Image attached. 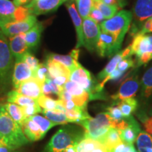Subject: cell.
<instances>
[{"mask_svg":"<svg viewBox=\"0 0 152 152\" xmlns=\"http://www.w3.org/2000/svg\"><path fill=\"white\" fill-rule=\"evenodd\" d=\"M37 22V16L30 14L28 18L21 21L11 22L2 25L0 26V30L7 37H11L19 34L27 33Z\"/></svg>","mask_w":152,"mask_h":152,"instance_id":"cell-10","label":"cell"},{"mask_svg":"<svg viewBox=\"0 0 152 152\" xmlns=\"http://www.w3.org/2000/svg\"><path fill=\"white\" fill-rule=\"evenodd\" d=\"M65 114L69 123H80L84 120L90 118L91 116L87 113V109H82L78 106L73 109H66Z\"/></svg>","mask_w":152,"mask_h":152,"instance_id":"cell-29","label":"cell"},{"mask_svg":"<svg viewBox=\"0 0 152 152\" xmlns=\"http://www.w3.org/2000/svg\"><path fill=\"white\" fill-rule=\"evenodd\" d=\"M145 152H152V148H147L145 149Z\"/></svg>","mask_w":152,"mask_h":152,"instance_id":"cell-54","label":"cell"},{"mask_svg":"<svg viewBox=\"0 0 152 152\" xmlns=\"http://www.w3.org/2000/svg\"><path fill=\"white\" fill-rule=\"evenodd\" d=\"M99 1H102L104 4H106L117 6V7H119L120 8H121L118 0H99Z\"/></svg>","mask_w":152,"mask_h":152,"instance_id":"cell-50","label":"cell"},{"mask_svg":"<svg viewBox=\"0 0 152 152\" xmlns=\"http://www.w3.org/2000/svg\"><path fill=\"white\" fill-rule=\"evenodd\" d=\"M22 130L26 137L29 141L35 142L40 140L45 135L35 121L31 118H27L25 121L23 125H22Z\"/></svg>","mask_w":152,"mask_h":152,"instance_id":"cell-21","label":"cell"},{"mask_svg":"<svg viewBox=\"0 0 152 152\" xmlns=\"http://www.w3.org/2000/svg\"><path fill=\"white\" fill-rule=\"evenodd\" d=\"M94 1H99V0H93Z\"/></svg>","mask_w":152,"mask_h":152,"instance_id":"cell-57","label":"cell"},{"mask_svg":"<svg viewBox=\"0 0 152 152\" xmlns=\"http://www.w3.org/2000/svg\"><path fill=\"white\" fill-rule=\"evenodd\" d=\"M14 152H18V151H14Z\"/></svg>","mask_w":152,"mask_h":152,"instance_id":"cell-60","label":"cell"},{"mask_svg":"<svg viewBox=\"0 0 152 152\" xmlns=\"http://www.w3.org/2000/svg\"><path fill=\"white\" fill-rule=\"evenodd\" d=\"M17 7L10 0H0V26L15 21Z\"/></svg>","mask_w":152,"mask_h":152,"instance_id":"cell-19","label":"cell"},{"mask_svg":"<svg viewBox=\"0 0 152 152\" xmlns=\"http://www.w3.org/2000/svg\"><path fill=\"white\" fill-rule=\"evenodd\" d=\"M42 83L36 77H31L29 80L23 82L16 90L18 93L28 97L37 100L42 95Z\"/></svg>","mask_w":152,"mask_h":152,"instance_id":"cell-14","label":"cell"},{"mask_svg":"<svg viewBox=\"0 0 152 152\" xmlns=\"http://www.w3.org/2000/svg\"><path fill=\"white\" fill-rule=\"evenodd\" d=\"M64 89V87H60L56 85L53 80L47 78L42 84V94L47 96L52 94L58 95Z\"/></svg>","mask_w":152,"mask_h":152,"instance_id":"cell-36","label":"cell"},{"mask_svg":"<svg viewBox=\"0 0 152 152\" xmlns=\"http://www.w3.org/2000/svg\"><path fill=\"white\" fill-rule=\"evenodd\" d=\"M37 1V0H31V1H33H33Z\"/></svg>","mask_w":152,"mask_h":152,"instance_id":"cell-56","label":"cell"},{"mask_svg":"<svg viewBox=\"0 0 152 152\" xmlns=\"http://www.w3.org/2000/svg\"><path fill=\"white\" fill-rule=\"evenodd\" d=\"M106 113L110 115V117L115 121H121L124 118L122 112L120 110L118 106H109L106 108Z\"/></svg>","mask_w":152,"mask_h":152,"instance_id":"cell-43","label":"cell"},{"mask_svg":"<svg viewBox=\"0 0 152 152\" xmlns=\"http://www.w3.org/2000/svg\"><path fill=\"white\" fill-rule=\"evenodd\" d=\"M84 137V132L75 127L67 126L59 129L53 135L44 152H64L66 149L78 143Z\"/></svg>","mask_w":152,"mask_h":152,"instance_id":"cell-5","label":"cell"},{"mask_svg":"<svg viewBox=\"0 0 152 152\" xmlns=\"http://www.w3.org/2000/svg\"><path fill=\"white\" fill-rule=\"evenodd\" d=\"M38 105L46 110H56L58 102L57 100L53 99L47 95L42 94L37 99Z\"/></svg>","mask_w":152,"mask_h":152,"instance_id":"cell-38","label":"cell"},{"mask_svg":"<svg viewBox=\"0 0 152 152\" xmlns=\"http://www.w3.org/2000/svg\"><path fill=\"white\" fill-rule=\"evenodd\" d=\"M132 12L133 23L130 34L134 37L144 23L152 17V0H136Z\"/></svg>","mask_w":152,"mask_h":152,"instance_id":"cell-7","label":"cell"},{"mask_svg":"<svg viewBox=\"0 0 152 152\" xmlns=\"http://www.w3.org/2000/svg\"><path fill=\"white\" fill-rule=\"evenodd\" d=\"M66 1H69V0H66Z\"/></svg>","mask_w":152,"mask_h":152,"instance_id":"cell-58","label":"cell"},{"mask_svg":"<svg viewBox=\"0 0 152 152\" xmlns=\"http://www.w3.org/2000/svg\"><path fill=\"white\" fill-rule=\"evenodd\" d=\"M132 56V52H131L130 46L129 45L126 48L123 49L122 51H120L114 55L113 57H112L111 61L109 62V64L105 66V68L98 74V78L99 80H104L107 75H109L111 72H113L114 70L117 68L118 64L121 60L126 57Z\"/></svg>","mask_w":152,"mask_h":152,"instance_id":"cell-18","label":"cell"},{"mask_svg":"<svg viewBox=\"0 0 152 152\" xmlns=\"http://www.w3.org/2000/svg\"><path fill=\"white\" fill-rule=\"evenodd\" d=\"M76 9L83 20L89 18L90 11L94 7L93 0H75Z\"/></svg>","mask_w":152,"mask_h":152,"instance_id":"cell-34","label":"cell"},{"mask_svg":"<svg viewBox=\"0 0 152 152\" xmlns=\"http://www.w3.org/2000/svg\"><path fill=\"white\" fill-rule=\"evenodd\" d=\"M42 113L45 115V116L47 119L54 123L56 125H64L69 123L65 113L64 111H59V110L42 109Z\"/></svg>","mask_w":152,"mask_h":152,"instance_id":"cell-30","label":"cell"},{"mask_svg":"<svg viewBox=\"0 0 152 152\" xmlns=\"http://www.w3.org/2000/svg\"><path fill=\"white\" fill-rule=\"evenodd\" d=\"M31 118L38 125V126L40 128L42 132L45 135L51 128H53L55 125H56L54 123H53L51 121H49V119H47L46 117L41 116L39 115H33V117H31Z\"/></svg>","mask_w":152,"mask_h":152,"instance_id":"cell-37","label":"cell"},{"mask_svg":"<svg viewBox=\"0 0 152 152\" xmlns=\"http://www.w3.org/2000/svg\"><path fill=\"white\" fill-rule=\"evenodd\" d=\"M132 21V12L121 10L111 18L106 19L100 24L101 30L114 35L121 45L125 35L128 33Z\"/></svg>","mask_w":152,"mask_h":152,"instance_id":"cell-4","label":"cell"},{"mask_svg":"<svg viewBox=\"0 0 152 152\" xmlns=\"http://www.w3.org/2000/svg\"><path fill=\"white\" fill-rule=\"evenodd\" d=\"M139 87H140V81H139L138 76L134 74L123 82L119 87L118 91L111 96L112 99L116 102L118 101L120 102L125 99L132 98L136 95Z\"/></svg>","mask_w":152,"mask_h":152,"instance_id":"cell-12","label":"cell"},{"mask_svg":"<svg viewBox=\"0 0 152 152\" xmlns=\"http://www.w3.org/2000/svg\"><path fill=\"white\" fill-rule=\"evenodd\" d=\"M122 45L119 43L115 37L111 34L101 32L96 52L102 57H111L120 52Z\"/></svg>","mask_w":152,"mask_h":152,"instance_id":"cell-8","label":"cell"},{"mask_svg":"<svg viewBox=\"0 0 152 152\" xmlns=\"http://www.w3.org/2000/svg\"><path fill=\"white\" fill-rule=\"evenodd\" d=\"M66 7L68 9V13L75 26L76 34H77V44H76L75 49H79L80 47H84L83 19L80 16L79 13L77 12L75 4L73 3V0H69V1L66 4Z\"/></svg>","mask_w":152,"mask_h":152,"instance_id":"cell-17","label":"cell"},{"mask_svg":"<svg viewBox=\"0 0 152 152\" xmlns=\"http://www.w3.org/2000/svg\"><path fill=\"white\" fill-rule=\"evenodd\" d=\"M137 146L140 152H145L147 148H152L151 134L144 131H140L137 137Z\"/></svg>","mask_w":152,"mask_h":152,"instance_id":"cell-35","label":"cell"},{"mask_svg":"<svg viewBox=\"0 0 152 152\" xmlns=\"http://www.w3.org/2000/svg\"><path fill=\"white\" fill-rule=\"evenodd\" d=\"M123 72L120 71L118 68H116L115 70H114V71L113 72H111V73L109 74V75H107L106 77L104 78L103 80H102V83H99L100 86L102 88L104 89V85H105V84L107 82H109L110 80H117V79H119L120 77H121L123 75Z\"/></svg>","mask_w":152,"mask_h":152,"instance_id":"cell-44","label":"cell"},{"mask_svg":"<svg viewBox=\"0 0 152 152\" xmlns=\"http://www.w3.org/2000/svg\"><path fill=\"white\" fill-rule=\"evenodd\" d=\"M15 150L11 149L3 142L0 141V152H14Z\"/></svg>","mask_w":152,"mask_h":152,"instance_id":"cell-51","label":"cell"},{"mask_svg":"<svg viewBox=\"0 0 152 152\" xmlns=\"http://www.w3.org/2000/svg\"><path fill=\"white\" fill-rule=\"evenodd\" d=\"M34 74H35V77H36L38 80H39L42 83H45L46 80L49 78L48 69H47V65L45 64V63L39 64Z\"/></svg>","mask_w":152,"mask_h":152,"instance_id":"cell-40","label":"cell"},{"mask_svg":"<svg viewBox=\"0 0 152 152\" xmlns=\"http://www.w3.org/2000/svg\"><path fill=\"white\" fill-rule=\"evenodd\" d=\"M7 102H9V103L17 104V105L21 106V107L38 104L36 99L20 94L15 90H11L10 92H8V94L7 95Z\"/></svg>","mask_w":152,"mask_h":152,"instance_id":"cell-25","label":"cell"},{"mask_svg":"<svg viewBox=\"0 0 152 152\" xmlns=\"http://www.w3.org/2000/svg\"><path fill=\"white\" fill-rule=\"evenodd\" d=\"M140 119H142L147 132L152 135V116L140 118Z\"/></svg>","mask_w":152,"mask_h":152,"instance_id":"cell-47","label":"cell"},{"mask_svg":"<svg viewBox=\"0 0 152 152\" xmlns=\"http://www.w3.org/2000/svg\"><path fill=\"white\" fill-rule=\"evenodd\" d=\"M89 18L92 19L94 22H96V23L99 25L102 23L104 20H105V18H104L103 14H102V12H101L98 9H96V7H93L92 10H91Z\"/></svg>","mask_w":152,"mask_h":152,"instance_id":"cell-45","label":"cell"},{"mask_svg":"<svg viewBox=\"0 0 152 152\" xmlns=\"http://www.w3.org/2000/svg\"><path fill=\"white\" fill-rule=\"evenodd\" d=\"M4 106L6 111L10 115L11 118L22 127L26 119L23 113L21 106L13 103H9V102L4 104Z\"/></svg>","mask_w":152,"mask_h":152,"instance_id":"cell-28","label":"cell"},{"mask_svg":"<svg viewBox=\"0 0 152 152\" xmlns=\"http://www.w3.org/2000/svg\"><path fill=\"white\" fill-rule=\"evenodd\" d=\"M94 7L98 9L102 12V14L105 18V20L111 18L114 15L116 14L118 11L120 9V7H117V6L106 4H104L101 1H94Z\"/></svg>","mask_w":152,"mask_h":152,"instance_id":"cell-33","label":"cell"},{"mask_svg":"<svg viewBox=\"0 0 152 152\" xmlns=\"http://www.w3.org/2000/svg\"><path fill=\"white\" fill-rule=\"evenodd\" d=\"M133 149H134L133 144H126L122 142L113 147L111 152H130Z\"/></svg>","mask_w":152,"mask_h":152,"instance_id":"cell-46","label":"cell"},{"mask_svg":"<svg viewBox=\"0 0 152 152\" xmlns=\"http://www.w3.org/2000/svg\"><path fill=\"white\" fill-rule=\"evenodd\" d=\"M83 30L84 47L90 52L96 51V44L102 32L100 25L90 18H85L83 20Z\"/></svg>","mask_w":152,"mask_h":152,"instance_id":"cell-9","label":"cell"},{"mask_svg":"<svg viewBox=\"0 0 152 152\" xmlns=\"http://www.w3.org/2000/svg\"><path fill=\"white\" fill-rule=\"evenodd\" d=\"M8 40L9 49L16 61L21 60L23 55L30 52V49L25 39V33L8 37Z\"/></svg>","mask_w":152,"mask_h":152,"instance_id":"cell-16","label":"cell"},{"mask_svg":"<svg viewBox=\"0 0 152 152\" xmlns=\"http://www.w3.org/2000/svg\"><path fill=\"white\" fill-rule=\"evenodd\" d=\"M115 104H117L124 117H130L131 114L135 111L138 106L137 101L133 97L125 99Z\"/></svg>","mask_w":152,"mask_h":152,"instance_id":"cell-32","label":"cell"},{"mask_svg":"<svg viewBox=\"0 0 152 152\" xmlns=\"http://www.w3.org/2000/svg\"><path fill=\"white\" fill-rule=\"evenodd\" d=\"M130 152H137V151H136V149H133L132 150V151H131Z\"/></svg>","mask_w":152,"mask_h":152,"instance_id":"cell-55","label":"cell"},{"mask_svg":"<svg viewBox=\"0 0 152 152\" xmlns=\"http://www.w3.org/2000/svg\"><path fill=\"white\" fill-rule=\"evenodd\" d=\"M35 77L33 70L26 63L21 61H16L14 64L12 75V87L16 90L23 82Z\"/></svg>","mask_w":152,"mask_h":152,"instance_id":"cell-13","label":"cell"},{"mask_svg":"<svg viewBox=\"0 0 152 152\" xmlns=\"http://www.w3.org/2000/svg\"><path fill=\"white\" fill-rule=\"evenodd\" d=\"M21 109L26 119L33 117L35 115H37V113L42 112V110L38 104L28 106H23V107H21Z\"/></svg>","mask_w":152,"mask_h":152,"instance_id":"cell-42","label":"cell"},{"mask_svg":"<svg viewBox=\"0 0 152 152\" xmlns=\"http://www.w3.org/2000/svg\"><path fill=\"white\" fill-rule=\"evenodd\" d=\"M122 142L123 141L121 138L119 130L115 128H112L107 132L102 143H103L106 148L109 150V151L111 152V149L113 147H115L117 144Z\"/></svg>","mask_w":152,"mask_h":152,"instance_id":"cell-31","label":"cell"},{"mask_svg":"<svg viewBox=\"0 0 152 152\" xmlns=\"http://www.w3.org/2000/svg\"><path fill=\"white\" fill-rule=\"evenodd\" d=\"M46 59L60 63V64L65 66L66 67H67L71 72L80 65L77 60L74 58L71 54L68 55H61L54 54V53H50L47 56Z\"/></svg>","mask_w":152,"mask_h":152,"instance_id":"cell-24","label":"cell"},{"mask_svg":"<svg viewBox=\"0 0 152 152\" xmlns=\"http://www.w3.org/2000/svg\"><path fill=\"white\" fill-rule=\"evenodd\" d=\"M0 141L13 150L29 142L21 126L7 113L4 104H0Z\"/></svg>","mask_w":152,"mask_h":152,"instance_id":"cell-1","label":"cell"},{"mask_svg":"<svg viewBox=\"0 0 152 152\" xmlns=\"http://www.w3.org/2000/svg\"><path fill=\"white\" fill-rule=\"evenodd\" d=\"M132 56L137 57L143 53L152 54V33L146 35H136L130 45Z\"/></svg>","mask_w":152,"mask_h":152,"instance_id":"cell-15","label":"cell"},{"mask_svg":"<svg viewBox=\"0 0 152 152\" xmlns=\"http://www.w3.org/2000/svg\"><path fill=\"white\" fill-rule=\"evenodd\" d=\"M31 0H13V2L17 7H25L29 4Z\"/></svg>","mask_w":152,"mask_h":152,"instance_id":"cell-49","label":"cell"},{"mask_svg":"<svg viewBox=\"0 0 152 152\" xmlns=\"http://www.w3.org/2000/svg\"><path fill=\"white\" fill-rule=\"evenodd\" d=\"M45 64L47 65V69H48L49 78L54 80L59 76H66L70 78L71 71L63 64L48 59L45 61Z\"/></svg>","mask_w":152,"mask_h":152,"instance_id":"cell-23","label":"cell"},{"mask_svg":"<svg viewBox=\"0 0 152 152\" xmlns=\"http://www.w3.org/2000/svg\"><path fill=\"white\" fill-rule=\"evenodd\" d=\"M151 18V20H152V17H151V18Z\"/></svg>","mask_w":152,"mask_h":152,"instance_id":"cell-59","label":"cell"},{"mask_svg":"<svg viewBox=\"0 0 152 152\" xmlns=\"http://www.w3.org/2000/svg\"><path fill=\"white\" fill-rule=\"evenodd\" d=\"M20 61L26 63V64L33 70L34 73H35V71H36V69H37L38 66H39V60H38L33 54H32L30 52H28L27 53H26V54L23 55V56L22 57Z\"/></svg>","mask_w":152,"mask_h":152,"instance_id":"cell-39","label":"cell"},{"mask_svg":"<svg viewBox=\"0 0 152 152\" xmlns=\"http://www.w3.org/2000/svg\"><path fill=\"white\" fill-rule=\"evenodd\" d=\"M77 143L69 146L67 149H66L64 152H77Z\"/></svg>","mask_w":152,"mask_h":152,"instance_id":"cell-52","label":"cell"},{"mask_svg":"<svg viewBox=\"0 0 152 152\" xmlns=\"http://www.w3.org/2000/svg\"><path fill=\"white\" fill-rule=\"evenodd\" d=\"M78 123L85 129V137L102 142L110 129L115 128L118 122L112 119L106 112H104L99 113L96 117H91Z\"/></svg>","mask_w":152,"mask_h":152,"instance_id":"cell-3","label":"cell"},{"mask_svg":"<svg viewBox=\"0 0 152 152\" xmlns=\"http://www.w3.org/2000/svg\"><path fill=\"white\" fill-rule=\"evenodd\" d=\"M129 125L126 128L119 130L121 138L123 142L129 144H133L136 140L137 136L140 133V128L138 123L132 116L128 117Z\"/></svg>","mask_w":152,"mask_h":152,"instance_id":"cell-20","label":"cell"},{"mask_svg":"<svg viewBox=\"0 0 152 152\" xmlns=\"http://www.w3.org/2000/svg\"><path fill=\"white\" fill-rule=\"evenodd\" d=\"M69 80V77H66V76H59V77H57L56 78H54L53 80H54V83H56V85H58V86L64 87V85H65Z\"/></svg>","mask_w":152,"mask_h":152,"instance_id":"cell-48","label":"cell"},{"mask_svg":"<svg viewBox=\"0 0 152 152\" xmlns=\"http://www.w3.org/2000/svg\"><path fill=\"white\" fill-rule=\"evenodd\" d=\"M64 88L73 96L83 101L85 104H87L88 101L90 100V95L88 93L83 90L79 85L70 80L64 85Z\"/></svg>","mask_w":152,"mask_h":152,"instance_id":"cell-26","label":"cell"},{"mask_svg":"<svg viewBox=\"0 0 152 152\" xmlns=\"http://www.w3.org/2000/svg\"><path fill=\"white\" fill-rule=\"evenodd\" d=\"M134 66H135V60L133 59L132 56H129L121 60L119 62V64H118L117 68L120 71L125 73V71H128L130 68L134 67Z\"/></svg>","mask_w":152,"mask_h":152,"instance_id":"cell-41","label":"cell"},{"mask_svg":"<svg viewBox=\"0 0 152 152\" xmlns=\"http://www.w3.org/2000/svg\"><path fill=\"white\" fill-rule=\"evenodd\" d=\"M14 59L9 49L8 37L0 30V99L7 96L12 87Z\"/></svg>","mask_w":152,"mask_h":152,"instance_id":"cell-2","label":"cell"},{"mask_svg":"<svg viewBox=\"0 0 152 152\" xmlns=\"http://www.w3.org/2000/svg\"><path fill=\"white\" fill-rule=\"evenodd\" d=\"M44 29L45 27L42 23L37 21L31 29L25 33V39L30 49H35L38 46Z\"/></svg>","mask_w":152,"mask_h":152,"instance_id":"cell-22","label":"cell"},{"mask_svg":"<svg viewBox=\"0 0 152 152\" xmlns=\"http://www.w3.org/2000/svg\"><path fill=\"white\" fill-rule=\"evenodd\" d=\"M141 86L142 98L147 99L152 96V66L148 68L142 76Z\"/></svg>","mask_w":152,"mask_h":152,"instance_id":"cell-27","label":"cell"},{"mask_svg":"<svg viewBox=\"0 0 152 152\" xmlns=\"http://www.w3.org/2000/svg\"><path fill=\"white\" fill-rule=\"evenodd\" d=\"M70 80L79 85L90 95V100L104 99V89L97 83L89 71L80 64L71 72Z\"/></svg>","mask_w":152,"mask_h":152,"instance_id":"cell-6","label":"cell"},{"mask_svg":"<svg viewBox=\"0 0 152 152\" xmlns=\"http://www.w3.org/2000/svg\"><path fill=\"white\" fill-rule=\"evenodd\" d=\"M118 1H119V4H120V5H121V7H123V6H125L124 5V0H118Z\"/></svg>","mask_w":152,"mask_h":152,"instance_id":"cell-53","label":"cell"},{"mask_svg":"<svg viewBox=\"0 0 152 152\" xmlns=\"http://www.w3.org/2000/svg\"><path fill=\"white\" fill-rule=\"evenodd\" d=\"M66 2V0H37L30 1L25 6L28 9L30 14L39 16L55 12L61 5Z\"/></svg>","mask_w":152,"mask_h":152,"instance_id":"cell-11","label":"cell"}]
</instances>
